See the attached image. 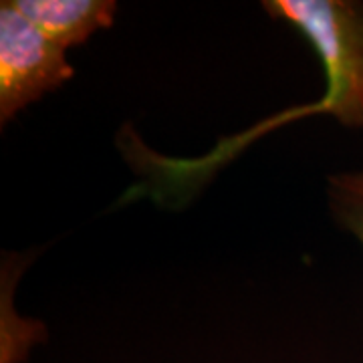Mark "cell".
Segmentation results:
<instances>
[{
    "instance_id": "4",
    "label": "cell",
    "mask_w": 363,
    "mask_h": 363,
    "mask_svg": "<svg viewBox=\"0 0 363 363\" xmlns=\"http://www.w3.org/2000/svg\"><path fill=\"white\" fill-rule=\"evenodd\" d=\"M329 206L333 218L363 245V169L329 178Z\"/></svg>"
},
{
    "instance_id": "1",
    "label": "cell",
    "mask_w": 363,
    "mask_h": 363,
    "mask_svg": "<svg viewBox=\"0 0 363 363\" xmlns=\"http://www.w3.org/2000/svg\"><path fill=\"white\" fill-rule=\"evenodd\" d=\"M262 6L301 33L321 59L327 91L317 111L363 128V2L269 0Z\"/></svg>"
},
{
    "instance_id": "3",
    "label": "cell",
    "mask_w": 363,
    "mask_h": 363,
    "mask_svg": "<svg viewBox=\"0 0 363 363\" xmlns=\"http://www.w3.org/2000/svg\"><path fill=\"white\" fill-rule=\"evenodd\" d=\"M45 37L63 51L83 45L93 33L113 25V0H13Z\"/></svg>"
},
{
    "instance_id": "2",
    "label": "cell",
    "mask_w": 363,
    "mask_h": 363,
    "mask_svg": "<svg viewBox=\"0 0 363 363\" xmlns=\"http://www.w3.org/2000/svg\"><path fill=\"white\" fill-rule=\"evenodd\" d=\"M75 75L65 51L45 37L13 0L0 4V121H9Z\"/></svg>"
}]
</instances>
